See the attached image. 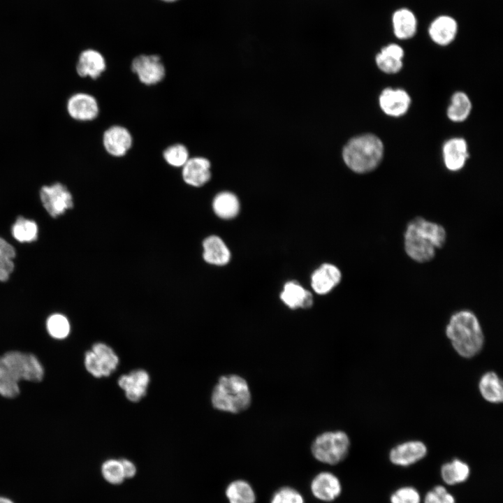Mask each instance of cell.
<instances>
[{"label":"cell","mask_w":503,"mask_h":503,"mask_svg":"<svg viewBox=\"0 0 503 503\" xmlns=\"http://www.w3.org/2000/svg\"><path fill=\"white\" fill-rule=\"evenodd\" d=\"M101 473L104 479L112 484H119L125 479L119 460L109 459L105 461L101 467Z\"/></svg>","instance_id":"836d02e7"},{"label":"cell","mask_w":503,"mask_h":503,"mask_svg":"<svg viewBox=\"0 0 503 503\" xmlns=\"http://www.w3.org/2000/svg\"><path fill=\"white\" fill-rule=\"evenodd\" d=\"M84 364L87 372L93 377H103L102 368L95 353L92 350H89L85 353Z\"/></svg>","instance_id":"74e56055"},{"label":"cell","mask_w":503,"mask_h":503,"mask_svg":"<svg viewBox=\"0 0 503 503\" xmlns=\"http://www.w3.org/2000/svg\"><path fill=\"white\" fill-rule=\"evenodd\" d=\"M379 105L384 113L392 117H400L408 110L411 99L401 89L386 88L379 96Z\"/></svg>","instance_id":"5bb4252c"},{"label":"cell","mask_w":503,"mask_h":503,"mask_svg":"<svg viewBox=\"0 0 503 503\" xmlns=\"http://www.w3.org/2000/svg\"><path fill=\"white\" fill-rule=\"evenodd\" d=\"M423 503H456V500L444 486L436 485L425 493Z\"/></svg>","instance_id":"8d00e7d4"},{"label":"cell","mask_w":503,"mask_h":503,"mask_svg":"<svg viewBox=\"0 0 503 503\" xmlns=\"http://www.w3.org/2000/svg\"><path fill=\"white\" fill-rule=\"evenodd\" d=\"M44 374L43 366L35 355L19 351L6 352L0 356V395L15 398L20 393V380L39 382Z\"/></svg>","instance_id":"6da1fadb"},{"label":"cell","mask_w":503,"mask_h":503,"mask_svg":"<svg viewBox=\"0 0 503 503\" xmlns=\"http://www.w3.org/2000/svg\"><path fill=\"white\" fill-rule=\"evenodd\" d=\"M96 355L102 368L103 377L110 376L119 364V358L114 350L108 344L96 342L91 349Z\"/></svg>","instance_id":"83f0119b"},{"label":"cell","mask_w":503,"mask_h":503,"mask_svg":"<svg viewBox=\"0 0 503 503\" xmlns=\"http://www.w3.org/2000/svg\"><path fill=\"white\" fill-rule=\"evenodd\" d=\"M280 299L291 309L309 308L313 305L312 294L293 281L284 284L280 293Z\"/></svg>","instance_id":"ffe728a7"},{"label":"cell","mask_w":503,"mask_h":503,"mask_svg":"<svg viewBox=\"0 0 503 503\" xmlns=\"http://www.w3.org/2000/svg\"><path fill=\"white\" fill-rule=\"evenodd\" d=\"M160 1L165 2V3H174L179 0H160Z\"/></svg>","instance_id":"60d3db41"},{"label":"cell","mask_w":503,"mask_h":503,"mask_svg":"<svg viewBox=\"0 0 503 503\" xmlns=\"http://www.w3.org/2000/svg\"><path fill=\"white\" fill-rule=\"evenodd\" d=\"M133 138L129 131L119 125H114L105 131L103 135V145L105 151L111 156H124L132 146Z\"/></svg>","instance_id":"4fadbf2b"},{"label":"cell","mask_w":503,"mask_h":503,"mask_svg":"<svg viewBox=\"0 0 503 503\" xmlns=\"http://www.w3.org/2000/svg\"><path fill=\"white\" fill-rule=\"evenodd\" d=\"M229 503H255L256 495L252 485L243 479L231 481L225 490Z\"/></svg>","instance_id":"4316f807"},{"label":"cell","mask_w":503,"mask_h":503,"mask_svg":"<svg viewBox=\"0 0 503 503\" xmlns=\"http://www.w3.org/2000/svg\"><path fill=\"white\" fill-rule=\"evenodd\" d=\"M446 239V233L442 225L416 217L407 226L404 249L415 261L428 262L435 257L436 249L444 246Z\"/></svg>","instance_id":"7a4b0ae2"},{"label":"cell","mask_w":503,"mask_h":503,"mask_svg":"<svg viewBox=\"0 0 503 503\" xmlns=\"http://www.w3.org/2000/svg\"><path fill=\"white\" fill-rule=\"evenodd\" d=\"M404 50L398 44L391 43L384 47L376 55L378 68L386 73H395L402 67Z\"/></svg>","instance_id":"7402d4cb"},{"label":"cell","mask_w":503,"mask_h":503,"mask_svg":"<svg viewBox=\"0 0 503 503\" xmlns=\"http://www.w3.org/2000/svg\"><path fill=\"white\" fill-rule=\"evenodd\" d=\"M210 161L205 157L189 158L182 167V178L187 184L200 187L210 180Z\"/></svg>","instance_id":"9a60e30c"},{"label":"cell","mask_w":503,"mask_h":503,"mask_svg":"<svg viewBox=\"0 0 503 503\" xmlns=\"http://www.w3.org/2000/svg\"><path fill=\"white\" fill-rule=\"evenodd\" d=\"M40 198L44 208L54 218L73 206L71 192L60 182L43 186L40 190Z\"/></svg>","instance_id":"52a82bcc"},{"label":"cell","mask_w":503,"mask_h":503,"mask_svg":"<svg viewBox=\"0 0 503 503\" xmlns=\"http://www.w3.org/2000/svg\"><path fill=\"white\" fill-rule=\"evenodd\" d=\"M350 439L343 431H328L318 435L311 446L314 458L320 462L335 465L348 455Z\"/></svg>","instance_id":"8992f818"},{"label":"cell","mask_w":503,"mask_h":503,"mask_svg":"<svg viewBox=\"0 0 503 503\" xmlns=\"http://www.w3.org/2000/svg\"><path fill=\"white\" fill-rule=\"evenodd\" d=\"M15 256L14 247L4 239L0 238V282H6L14 270L13 258Z\"/></svg>","instance_id":"4dcf8cb0"},{"label":"cell","mask_w":503,"mask_h":503,"mask_svg":"<svg viewBox=\"0 0 503 503\" xmlns=\"http://www.w3.org/2000/svg\"><path fill=\"white\" fill-rule=\"evenodd\" d=\"M12 235L20 242H30L36 240L38 226L35 221L18 217L12 226Z\"/></svg>","instance_id":"f546056e"},{"label":"cell","mask_w":503,"mask_h":503,"mask_svg":"<svg viewBox=\"0 0 503 503\" xmlns=\"http://www.w3.org/2000/svg\"><path fill=\"white\" fill-rule=\"evenodd\" d=\"M122 469L125 478H131L133 477L136 472V468L135 465L131 462L130 460L126 459V458H122L119 459Z\"/></svg>","instance_id":"f35d334b"},{"label":"cell","mask_w":503,"mask_h":503,"mask_svg":"<svg viewBox=\"0 0 503 503\" xmlns=\"http://www.w3.org/2000/svg\"><path fill=\"white\" fill-rule=\"evenodd\" d=\"M458 32L456 20L446 15L437 17L428 27V34L432 41L439 45H447L455 38Z\"/></svg>","instance_id":"ac0fdd59"},{"label":"cell","mask_w":503,"mask_h":503,"mask_svg":"<svg viewBox=\"0 0 503 503\" xmlns=\"http://www.w3.org/2000/svg\"><path fill=\"white\" fill-rule=\"evenodd\" d=\"M427 453L428 448L423 442L409 440L393 447L388 453V459L394 465L407 467L423 459Z\"/></svg>","instance_id":"9c48e42d"},{"label":"cell","mask_w":503,"mask_h":503,"mask_svg":"<svg viewBox=\"0 0 503 503\" xmlns=\"http://www.w3.org/2000/svg\"><path fill=\"white\" fill-rule=\"evenodd\" d=\"M46 328L49 335L57 340L65 339L71 330L68 319L61 314L50 316L46 321Z\"/></svg>","instance_id":"1f68e13d"},{"label":"cell","mask_w":503,"mask_h":503,"mask_svg":"<svg viewBox=\"0 0 503 503\" xmlns=\"http://www.w3.org/2000/svg\"><path fill=\"white\" fill-rule=\"evenodd\" d=\"M211 402L219 411L232 414L245 411L252 403L248 383L237 374L220 377L212 390Z\"/></svg>","instance_id":"277c9868"},{"label":"cell","mask_w":503,"mask_h":503,"mask_svg":"<svg viewBox=\"0 0 503 503\" xmlns=\"http://www.w3.org/2000/svg\"><path fill=\"white\" fill-rule=\"evenodd\" d=\"M341 278L338 268L330 263H323L312 273L311 286L317 294L325 295L340 282Z\"/></svg>","instance_id":"e0dca14e"},{"label":"cell","mask_w":503,"mask_h":503,"mask_svg":"<svg viewBox=\"0 0 503 503\" xmlns=\"http://www.w3.org/2000/svg\"><path fill=\"white\" fill-rule=\"evenodd\" d=\"M68 115L79 122L95 119L99 113V103L92 94L78 92L71 95L66 103Z\"/></svg>","instance_id":"30bf717a"},{"label":"cell","mask_w":503,"mask_h":503,"mask_svg":"<svg viewBox=\"0 0 503 503\" xmlns=\"http://www.w3.org/2000/svg\"><path fill=\"white\" fill-rule=\"evenodd\" d=\"M392 25L393 33L398 38L409 39L412 38L416 32V17L409 9L401 8L393 13Z\"/></svg>","instance_id":"603a6c76"},{"label":"cell","mask_w":503,"mask_h":503,"mask_svg":"<svg viewBox=\"0 0 503 503\" xmlns=\"http://www.w3.org/2000/svg\"><path fill=\"white\" fill-rule=\"evenodd\" d=\"M472 104L464 92H458L451 98V103L447 110L449 118L453 122H462L469 116Z\"/></svg>","instance_id":"f1b7e54d"},{"label":"cell","mask_w":503,"mask_h":503,"mask_svg":"<svg viewBox=\"0 0 503 503\" xmlns=\"http://www.w3.org/2000/svg\"><path fill=\"white\" fill-rule=\"evenodd\" d=\"M389 501L390 503H421V497L415 487L404 486L391 494Z\"/></svg>","instance_id":"e575fe53"},{"label":"cell","mask_w":503,"mask_h":503,"mask_svg":"<svg viewBox=\"0 0 503 503\" xmlns=\"http://www.w3.org/2000/svg\"><path fill=\"white\" fill-rule=\"evenodd\" d=\"M443 157L446 167L451 171L461 169L469 157L467 145L463 138H454L445 143Z\"/></svg>","instance_id":"d6986e66"},{"label":"cell","mask_w":503,"mask_h":503,"mask_svg":"<svg viewBox=\"0 0 503 503\" xmlns=\"http://www.w3.org/2000/svg\"><path fill=\"white\" fill-rule=\"evenodd\" d=\"M212 208L219 217L229 219L234 218L239 213L240 202L234 194L223 191L214 197Z\"/></svg>","instance_id":"484cf974"},{"label":"cell","mask_w":503,"mask_h":503,"mask_svg":"<svg viewBox=\"0 0 503 503\" xmlns=\"http://www.w3.org/2000/svg\"><path fill=\"white\" fill-rule=\"evenodd\" d=\"M0 503H14L8 498L0 497Z\"/></svg>","instance_id":"ab89813d"},{"label":"cell","mask_w":503,"mask_h":503,"mask_svg":"<svg viewBox=\"0 0 503 503\" xmlns=\"http://www.w3.org/2000/svg\"><path fill=\"white\" fill-rule=\"evenodd\" d=\"M446 334L455 351L462 357L477 355L484 344V336L475 314L469 310L453 314L446 326Z\"/></svg>","instance_id":"3957f363"},{"label":"cell","mask_w":503,"mask_h":503,"mask_svg":"<svg viewBox=\"0 0 503 503\" xmlns=\"http://www.w3.org/2000/svg\"><path fill=\"white\" fill-rule=\"evenodd\" d=\"M75 69L79 76L95 80L105 71L106 61L98 50L87 49L80 54Z\"/></svg>","instance_id":"2e32d148"},{"label":"cell","mask_w":503,"mask_h":503,"mask_svg":"<svg viewBox=\"0 0 503 503\" xmlns=\"http://www.w3.org/2000/svg\"><path fill=\"white\" fill-rule=\"evenodd\" d=\"M471 474L469 465L459 458L444 462L440 467V476L448 486H455L467 481Z\"/></svg>","instance_id":"cb8c5ba5"},{"label":"cell","mask_w":503,"mask_h":503,"mask_svg":"<svg viewBox=\"0 0 503 503\" xmlns=\"http://www.w3.org/2000/svg\"><path fill=\"white\" fill-rule=\"evenodd\" d=\"M384 153L381 140L373 134H363L351 138L344 146L342 156L353 171L365 173L374 170Z\"/></svg>","instance_id":"5b68a950"},{"label":"cell","mask_w":503,"mask_h":503,"mask_svg":"<svg viewBox=\"0 0 503 503\" xmlns=\"http://www.w3.org/2000/svg\"><path fill=\"white\" fill-rule=\"evenodd\" d=\"M131 68L139 80L146 85L160 82L166 74L164 65L157 54H142L136 56L131 61Z\"/></svg>","instance_id":"ba28073f"},{"label":"cell","mask_w":503,"mask_h":503,"mask_svg":"<svg viewBox=\"0 0 503 503\" xmlns=\"http://www.w3.org/2000/svg\"><path fill=\"white\" fill-rule=\"evenodd\" d=\"M270 503H305V500L296 488L282 486L273 493Z\"/></svg>","instance_id":"d590c367"},{"label":"cell","mask_w":503,"mask_h":503,"mask_svg":"<svg viewBox=\"0 0 503 503\" xmlns=\"http://www.w3.org/2000/svg\"><path fill=\"white\" fill-rule=\"evenodd\" d=\"M203 256L205 262L222 266L227 264L231 258V252L221 238L217 235L206 238L203 242Z\"/></svg>","instance_id":"44dd1931"},{"label":"cell","mask_w":503,"mask_h":503,"mask_svg":"<svg viewBox=\"0 0 503 503\" xmlns=\"http://www.w3.org/2000/svg\"><path fill=\"white\" fill-rule=\"evenodd\" d=\"M163 156L168 164L177 168L182 167L190 158L186 146L180 143L168 147L164 150Z\"/></svg>","instance_id":"d6a6232c"},{"label":"cell","mask_w":503,"mask_h":503,"mask_svg":"<svg viewBox=\"0 0 503 503\" xmlns=\"http://www.w3.org/2000/svg\"><path fill=\"white\" fill-rule=\"evenodd\" d=\"M150 381L148 372L143 369H137L121 375L117 384L129 401L137 402L145 396Z\"/></svg>","instance_id":"7c38bea8"},{"label":"cell","mask_w":503,"mask_h":503,"mask_svg":"<svg viewBox=\"0 0 503 503\" xmlns=\"http://www.w3.org/2000/svg\"><path fill=\"white\" fill-rule=\"evenodd\" d=\"M479 388L481 396L491 403H501L503 400V385L500 377L494 372L484 373L480 378Z\"/></svg>","instance_id":"d4e9b609"},{"label":"cell","mask_w":503,"mask_h":503,"mask_svg":"<svg viewBox=\"0 0 503 503\" xmlns=\"http://www.w3.org/2000/svg\"><path fill=\"white\" fill-rule=\"evenodd\" d=\"M310 490L317 500L331 502L342 493V486L339 478L330 472L316 474L310 483Z\"/></svg>","instance_id":"8fae6325"}]
</instances>
